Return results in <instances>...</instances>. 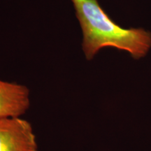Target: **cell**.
<instances>
[{"mask_svg":"<svg viewBox=\"0 0 151 151\" xmlns=\"http://www.w3.org/2000/svg\"><path fill=\"white\" fill-rule=\"evenodd\" d=\"M83 33L82 48L88 60L104 47L128 52L136 60L151 48V33L143 28L126 29L111 19L97 0H71Z\"/></svg>","mask_w":151,"mask_h":151,"instance_id":"cell-1","label":"cell"},{"mask_svg":"<svg viewBox=\"0 0 151 151\" xmlns=\"http://www.w3.org/2000/svg\"><path fill=\"white\" fill-rule=\"evenodd\" d=\"M0 151H39L32 124L22 116L0 118Z\"/></svg>","mask_w":151,"mask_h":151,"instance_id":"cell-2","label":"cell"},{"mask_svg":"<svg viewBox=\"0 0 151 151\" xmlns=\"http://www.w3.org/2000/svg\"><path fill=\"white\" fill-rule=\"evenodd\" d=\"M29 106L27 87L0 79V118L22 116Z\"/></svg>","mask_w":151,"mask_h":151,"instance_id":"cell-3","label":"cell"}]
</instances>
